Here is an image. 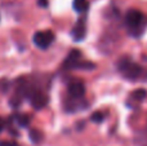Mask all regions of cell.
<instances>
[{
    "label": "cell",
    "mask_w": 147,
    "mask_h": 146,
    "mask_svg": "<svg viewBox=\"0 0 147 146\" xmlns=\"http://www.w3.org/2000/svg\"><path fill=\"white\" fill-rule=\"evenodd\" d=\"M125 22H127L129 31L132 35L138 36L142 35L146 26V17L141 10L138 9H130L125 16Z\"/></svg>",
    "instance_id": "1"
},
{
    "label": "cell",
    "mask_w": 147,
    "mask_h": 146,
    "mask_svg": "<svg viewBox=\"0 0 147 146\" xmlns=\"http://www.w3.org/2000/svg\"><path fill=\"white\" fill-rule=\"evenodd\" d=\"M117 66H119L120 71L124 74V76L128 78V79H137L141 75V72H142V67L140 65L134 64L128 57H124V58L120 59Z\"/></svg>",
    "instance_id": "2"
},
{
    "label": "cell",
    "mask_w": 147,
    "mask_h": 146,
    "mask_svg": "<svg viewBox=\"0 0 147 146\" xmlns=\"http://www.w3.org/2000/svg\"><path fill=\"white\" fill-rule=\"evenodd\" d=\"M54 40V34L51 30L45 31H38L34 35V43L38 48L40 49H47L48 47H51V44Z\"/></svg>",
    "instance_id": "3"
},
{
    "label": "cell",
    "mask_w": 147,
    "mask_h": 146,
    "mask_svg": "<svg viewBox=\"0 0 147 146\" xmlns=\"http://www.w3.org/2000/svg\"><path fill=\"white\" fill-rule=\"evenodd\" d=\"M30 100H31V105H32L34 109L36 110H40V109H44L48 103V96L44 95L40 91L34 89L30 95Z\"/></svg>",
    "instance_id": "4"
},
{
    "label": "cell",
    "mask_w": 147,
    "mask_h": 146,
    "mask_svg": "<svg viewBox=\"0 0 147 146\" xmlns=\"http://www.w3.org/2000/svg\"><path fill=\"white\" fill-rule=\"evenodd\" d=\"M67 92H69V95L71 96L74 98H80L84 96V93H85V87H84L83 82H80V80H74L69 84V87H67Z\"/></svg>",
    "instance_id": "5"
},
{
    "label": "cell",
    "mask_w": 147,
    "mask_h": 146,
    "mask_svg": "<svg viewBox=\"0 0 147 146\" xmlns=\"http://www.w3.org/2000/svg\"><path fill=\"white\" fill-rule=\"evenodd\" d=\"M86 34V28H85V23L83 20H79L78 23L75 25V27L72 28V36L76 41H80L85 38Z\"/></svg>",
    "instance_id": "6"
},
{
    "label": "cell",
    "mask_w": 147,
    "mask_h": 146,
    "mask_svg": "<svg viewBox=\"0 0 147 146\" xmlns=\"http://www.w3.org/2000/svg\"><path fill=\"white\" fill-rule=\"evenodd\" d=\"M80 58H81V52L79 51V49H72V51L70 52L67 59L65 61V67H66V69H74V66L80 61Z\"/></svg>",
    "instance_id": "7"
},
{
    "label": "cell",
    "mask_w": 147,
    "mask_h": 146,
    "mask_svg": "<svg viewBox=\"0 0 147 146\" xmlns=\"http://www.w3.org/2000/svg\"><path fill=\"white\" fill-rule=\"evenodd\" d=\"M72 7H74V9H75L76 12L83 13V12H85V10H88L89 3L86 1V0H74Z\"/></svg>",
    "instance_id": "8"
},
{
    "label": "cell",
    "mask_w": 147,
    "mask_h": 146,
    "mask_svg": "<svg viewBox=\"0 0 147 146\" xmlns=\"http://www.w3.org/2000/svg\"><path fill=\"white\" fill-rule=\"evenodd\" d=\"M30 139H31L32 142L39 144V142L43 140V133H41L39 129H31L30 131Z\"/></svg>",
    "instance_id": "9"
},
{
    "label": "cell",
    "mask_w": 147,
    "mask_h": 146,
    "mask_svg": "<svg viewBox=\"0 0 147 146\" xmlns=\"http://www.w3.org/2000/svg\"><path fill=\"white\" fill-rule=\"evenodd\" d=\"M96 67V65L92 64V62H80L79 61L78 64L74 66V69H80V70H93Z\"/></svg>",
    "instance_id": "10"
},
{
    "label": "cell",
    "mask_w": 147,
    "mask_h": 146,
    "mask_svg": "<svg viewBox=\"0 0 147 146\" xmlns=\"http://www.w3.org/2000/svg\"><path fill=\"white\" fill-rule=\"evenodd\" d=\"M17 123L20 124L21 127H27L28 123H30V116L26 115V114H23V115H20L17 118Z\"/></svg>",
    "instance_id": "11"
},
{
    "label": "cell",
    "mask_w": 147,
    "mask_h": 146,
    "mask_svg": "<svg viewBox=\"0 0 147 146\" xmlns=\"http://www.w3.org/2000/svg\"><path fill=\"white\" fill-rule=\"evenodd\" d=\"M103 114L101 113V111H96V113H93L90 115V120L94 122V123H102L103 122Z\"/></svg>",
    "instance_id": "12"
},
{
    "label": "cell",
    "mask_w": 147,
    "mask_h": 146,
    "mask_svg": "<svg viewBox=\"0 0 147 146\" xmlns=\"http://www.w3.org/2000/svg\"><path fill=\"white\" fill-rule=\"evenodd\" d=\"M147 92L146 89H143V88H140V89H136L134 92H133V97L136 98V100H143V98L146 97Z\"/></svg>",
    "instance_id": "13"
},
{
    "label": "cell",
    "mask_w": 147,
    "mask_h": 146,
    "mask_svg": "<svg viewBox=\"0 0 147 146\" xmlns=\"http://www.w3.org/2000/svg\"><path fill=\"white\" fill-rule=\"evenodd\" d=\"M0 146H18V144L14 141H1Z\"/></svg>",
    "instance_id": "14"
},
{
    "label": "cell",
    "mask_w": 147,
    "mask_h": 146,
    "mask_svg": "<svg viewBox=\"0 0 147 146\" xmlns=\"http://www.w3.org/2000/svg\"><path fill=\"white\" fill-rule=\"evenodd\" d=\"M39 5H41V7H47V5H48V0H39Z\"/></svg>",
    "instance_id": "15"
},
{
    "label": "cell",
    "mask_w": 147,
    "mask_h": 146,
    "mask_svg": "<svg viewBox=\"0 0 147 146\" xmlns=\"http://www.w3.org/2000/svg\"><path fill=\"white\" fill-rule=\"evenodd\" d=\"M3 129H4V120H3V119L0 118V133H1Z\"/></svg>",
    "instance_id": "16"
}]
</instances>
